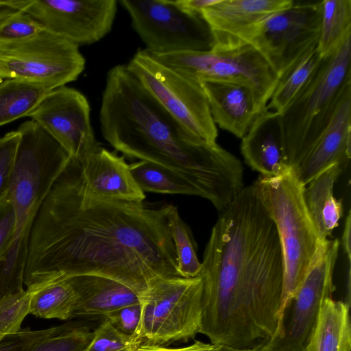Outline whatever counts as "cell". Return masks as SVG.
<instances>
[{"label":"cell","mask_w":351,"mask_h":351,"mask_svg":"<svg viewBox=\"0 0 351 351\" xmlns=\"http://www.w3.org/2000/svg\"><path fill=\"white\" fill-rule=\"evenodd\" d=\"M26 289L32 291L30 314L44 319L73 318L77 295L67 277L48 280Z\"/></svg>","instance_id":"d4e9b609"},{"label":"cell","mask_w":351,"mask_h":351,"mask_svg":"<svg viewBox=\"0 0 351 351\" xmlns=\"http://www.w3.org/2000/svg\"><path fill=\"white\" fill-rule=\"evenodd\" d=\"M322 58L317 46L302 56L278 78L267 109L281 112L305 84Z\"/></svg>","instance_id":"f1b7e54d"},{"label":"cell","mask_w":351,"mask_h":351,"mask_svg":"<svg viewBox=\"0 0 351 351\" xmlns=\"http://www.w3.org/2000/svg\"><path fill=\"white\" fill-rule=\"evenodd\" d=\"M348 165H334L308 182L303 196L308 213L319 238L324 241L331 237L343 216V204L334 195L335 183Z\"/></svg>","instance_id":"7402d4cb"},{"label":"cell","mask_w":351,"mask_h":351,"mask_svg":"<svg viewBox=\"0 0 351 351\" xmlns=\"http://www.w3.org/2000/svg\"><path fill=\"white\" fill-rule=\"evenodd\" d=\"M351 86V34L319 60L288 106L280 112L289 165L294 168L330 121Z\"/></svg>","instance_id":"277c9868"},{"label":"cell","mask_w":351,"mask_h":351,"mask_svg":"<svg viewBox=\"0 0 351 351\" xmlns=\"http://www.w3.org/2000/svg\"><path fill=\"white\" fill-rule=\"evenodd\" d=\"M86 97L65 86L47 93L27 117L40 125L66 152L79 161L97 149Z\"/></svg>","instance_id":"5bb4252c"},{"label":"cell","mask_w":351,"mask_h":351,"mask_svg":"<svg viewBox=\"0 0 351 351\" xmlns=\"http://www.w3.org/2000/svg\"><path fill=\"white\" fill-rule=\"evenodd\" d=\"M25 340L19 351H82L93 337L84 321H69L45 330L24 329Z\"/></svg>","instance_id":"cb8c5ba5"},{"label":"cell","mask_w":351,"mask_h":351,"mask_svg":"<svg viewBox=\"0 0 351 351\" xmlns=\"http://www.w3.org/2000/svg\"><path fill=\"white\" fill-rule=\"evenodd\" d=\"M167 225L172 239L180 276L191 278L200 275L202 263L196 252V244L189 226L180 217L176 206L171 204L167 215Z\"/></svg>","instance_id":"f546056e"},{"label":"cell","mask_w":351,"mask_h":351,"mask_svg":"<svg viewBox=\"0 0 351 351\" xmlns=\"http://www.w3.org/2000/svg\"><path fill=\"white\" fill-rule=\"evenodd\" d=\"M339 246L337 239L322 243L298 289L281 306L276 329L263 351H306L322 306L335 290L332 278Z\"/></svg>","instance_id":"9c48e42d"},{"label":"cell","mask_w":351,"mask_h":351,"mask_svg":"<svg viewBox=\"0 0 351 351\" xmlns=\"http://www.w3.org/2000/svg\"><path fill=\"white\" fill-rule=\"evenodd\" d=\"M11 78L8 71L0 64V80Z\"/></svg>","instance_id":"7bdbcfd3"},{"label":"cell","mask_w":351,"mask_h":351,"mask_svg":"<svg viewBox=\"0 0 351 351\" xmlns=\"http://www.w3.org/2000/svg\"><path fill=\"white\" fill-rule=\"evenodd\" d=\"M321 1H294L289 8L237 34L215 40L213 46L246 43L269 64L280 78L306 52L317 46Z\"/></svg>","instance_id":"ba28073f"},{"label":"cell","mask_w":351,"mask_h":351,"mask_svg":"<svg viewBox=\"0 0 351 351\" xmlns=\"http://www.w3.org/2000/svg\"><path fill=\"white\" fill-rule=\"evenodd\" d=\"M51 90L17 78L0 82V126L27 117Z\"/></svg>","instance_id":"484cf974"},{"label":"cell","mask_w":351,"mask_h":351,"mask_svg":"<svg viewBox=\"0 0 351 351\" xmlns=\"http://www.w3.org/2000/svg\"><path fill=\"white\" fill-rule=\"evenodd\" d=\"M351 215L348 211L343 230L341 246L346 256L348 265H351Z\"/></svg>","instance_id":"f35d334b"},{"label":"cell","mask_w":351,"mask_h":351,"mask_svg":"<svg viewBox=\"0 0 351 351\" xmlns=\"http://www.w3.org/2000/svg\"><path fill=\"white\" fill-rule=\"evenodd\" d=\"M219 344L195 341L192 344L180 348L138 344L134 351H217Z\"/></svg>","instance_id":"8d00e7d4"},{"label":"cell","mask_w":351,"mask_h":351,"mask_svg":"<svg viewBox=\"0 0 351 351\" xmlns=\"http://www.w3.org/2000/svg\"><path fill=\"white\" fill-rule=\"evenodd\" d=\"M29 0H0V26L14 14L23 11Z\"/></svg>","instance_id":"74e56055"},{"label":"cell","mask_w":351,"mask_h":351,"mask_svg":"<svg viewBox=\"0 0 351 351\" xmlns=\"http://www.w3.org/2000/svg\"><path fill=\"white\" fill-rule=\"evenodd\" d=\"M129 71L167 112L201 138L216 143L217 126L202 84L138 49L126 64Z\"/></svg>","instance_id":"30bf717a"},{"label":"cell","mask_w":351,"mask_h":351,"mask_svg":"<svg viewBox=\"0 0 351 351\" xmlns=\"http://www.w3.org/2000/svg\"><path fill=\"white\" fill-rule=\"evenodd\" d=\"M200 276L199 333L237 349L264 346L277 327L284 268L276 226L251 185L220 212Z\"/></svg>","instance_id":"7a4b0ae2"},{"label":"cell","mask_w":351,"mask_h":351,"mask_svg":"<svg viewBox=\"0 0 351 351\" xmlns=\"http://www.w3.org/2000/svg\"><path fill=\"white\" fill-rule=\"evenodd\" d=\"M151 55L160 63L200 84L210 80L250 82L267 104L278 80L266 60L246 43L217 45L203 51Z\"/></svg>","instance_id":"7c38bea8"},{"label":"cell","mask_w":351,"mask_h":351,"mask_svg":"<svg viewBox=\"0 0 351 351\" xmlns=\"http://www.w3.org/2000/svg\"><path fill=\"white\" fill-rule=\"evenodd\" d=\"M350 306L332 298L324 300L306 351H350Z\"/></svg>","instance_id":"603a6c76"},{"label":"cell","mask_w":351,"mask_h":351,"mask_svg":"<svg viewBox=\"0 0 351 351\" xmlns=\"http://www.w3.org/2000/svg\"><path fill=\"white\" fill-rule=\"evenodd\" d=\"M351 34V0L321 1L317 49L322 57L335 50Z\"/></svg>","instance_id":"4316f807"},{"label":"cell","mask_w":351,"mask_h":351,"mask_svg":"<svg viewBox=\"0 0 351 351\" xmlns=\"http://www.w3.org/2000/svg\"><path fill=\"white\" fill-rule=\"evenodd\" d=\"M350 158L351 86L345 91L327 127L293 169L306 186L334 165H349Z\"/></svg>","instance_id":"ac0fdd59"},{"label":"cell","mask_w":351,"mask_h":351,"mask_svg":"<svg viewBox=\"0 0 351 351\" xmlns=\"http://www.w3.org/2000/svg\"><path fill=\"white\" fill-rule=\"evenodd\" d=\"M32 291L23 289L0 299V341L19 333L25 317L30 313Z\"/></svg>","instance_id":"4dcf8cb0"},{"label":"cell","mask_w":351,"mask_h":351,"mask_svg":"<svg viewBox=\"0 0 351 351\" xmlns=\"http://www.w3.org/2000/svg\"><path fill=\"white\" fill-rule=\"evenodd\" d=\"M170 207L88 197L79 162L69 157L31 228L24 285L95 275L141 296L160 278L181 277L168 230Z\"/></svg>","instance_id":"6da1fadb"},{"label":"cell","mask_w":351,"mask_h":351,"mask_svg":"<svg viewBox=\"0 0 351 351\" xmlns=\"http://www.w3.org/2000/svg\"><path fill=\"white\" fill-rule=\"evenodd\" d=\"M212 118L221 129L242 138L267 103L251 83L210 80L201 83Z\"/></svg>","instance_id":"2e32d148"},{"label":"cell","mask_w":351,"mask_h":351,"mask_svg":"<svg viewBox=\"0 0 351 351\" xmlns=\"http://www.w3.org/2000/svg\"><path fill=\"white\" fill-rule=\"evenodd\" d=\"M82 190L88 197L136 203L145 199L124 156L99 147L79 161Z\"/></svg>","instance_id":"e0dca14e"},{"label":"cell","mask_w":351,"mask_h":351,"mask_svg":"<svg viewBox=\"0 0 351 351\" xmlns=\"http://www.w3.org/2000/svg\"><path fill=\"white\" fill-rule=\"evenodd\" d=\"M137 346L135 339L117 329L104 317L93 330V337L82 351H123Z\"/></svg>","instance_id":"1f68e13d"},{"label":"cell","mask_w":351,"mask_h":351,"mask_svg":"<svg viewBox=\"0 0 351 351\" xmlns=\"http://www.w3.org/2000/svg\"><path fill=\"white\" fill-rule=\"evenodd\" d=\"M20 138L18 130L0 137V201L9 194Z\"/></svg>","instance_id":"d6a6232c"},{"label":"cell","mask_w":351,"mask_h":351,"mask_svg":"<svg viewBox=\"0 0 351 351\" xmlns=\"http://www.w3.org/2000/svg\"><path fill=\"white\" fill-rule=\"evenodd\" d=\"M45 28L35 19L20 11L0 26V42L23 40L34 36Z\"/></svg>","instance_id":"836d02e7"},{"label":"cell","mask_w":351,"mask_h":351,"mask_svg":"<svg viewBox=\"0 0 351 351\" xmlns=\"http://www.w3.org/2000/svg\"><path fill=\"white\" fill-rule=\"evenodd\" d=\"M141 316V305L138 303L120 308L104 317L108 319L119 331L135 339Z\"/></svg>","instance_id":"e575fe53"},{"label":"cell","mask_w":351,"mask_h":351,"mask_svg":"<svg viewBox=\"0 0 351 351\" xmlns=\"http://www.w3.org/2000/svg\"><path fill=\"white\" fill-rule=\"evenodd\" d=\"M294 0H217L201 16L209 26L213 41L238 34L284 10Z\"/></svg>","instance_id":"ffe728a7"},{"label":"cell","mask_w":351,"mask_h":351,"mask_svg":"<svg viewBox=\"0 0 351 351\" xmlns=\"http://www.w3.org/2000/svg\"><path fill=\"white\" fill-rule=\"evenodd\" d=\"M25 340L24 330L0 341V351H19Z\"/></svg>","instance_id":"ab89813d"},{"label":"cell","mask_w":351,"mask_h":351,"mask_svg":"<svg viewBox=\"0 0 351 351\" xmlns=\"http://www.w3.org/2000/svg\"><path fill=\"white\" fill-rule=\"evenodd\" d=\"M217 0H176L182 8L201 14L206 8L215 4Z\"/></svg>","instance_id":"60d3db41"},{"label":"cell","mask_w":351,"mask_h":351,"mask_svg":"<svg viewBox=\"0 0 351 351\" xmlns=\"http://www.w3.org/2000/svg\"><path fill=\"white\" fill-rule=\"evenodd\" d=\"M116 0H29L24 12L43 27L77 45L93 44L108 34Z\"/></svg>","instance_id":"9a60e30c"},{"label":"cell","mask_w":351,"mask_h":351,"mask_svg":"<svg viewBox=\"0 0 351 351\" xmlns=\"http://www.w3.org/2000/svg\"><path fill=\"white\" fill-rule=\"evenodd\" d=\"M244 160L263 177H276L289 171V165L280 114L266 109L256 118L241 138Z\"/></svg>","instance_id":"d6986e66"},{"label":"cell","mask_w":351,"mask_h":351,"mask_svg":"<svg viewBox=\"0 0 351 351\" xmlns=\"http://www.w3.org/2000/svg\"><path fill=\"white\" fill-rule=\"evenodd\" d=\"M67 278L77 295L73 318L105 317L123 306L141 303L138 293L111 278L95 275Z\"/></svg>","instance_id":"44dd1931"},{"label":"cell","mask_w":351,"mask_h":351,"mask_svg":"<svg viewBox=\"0 0 351 351\" xmlns=\"http://www.w3.org/2000/svg\"><path fill=\"white\" fill-rule=\"evenodd\" d=\"M99 122L104 139L124 156L163 167L193 186L222 211L244 188L241 160L192 133L129 71L109 70Z\"/></svg>","instance_id":"3957f363"},{"label":"cell","mask_w":351,"mask_h":351,"mask_svg":"<svg viewBox=\"0 0 351 351\" xmlns=\"http://www.w3.org/2000/svg\"><path fill=\"white\" fill-rule=\"evenodd\" d=\"M134 348H135V347H134ZM134 348H128V349L124 350H123V351H134Z\"/></svg>","instance_id":"ee69618b"},{"label":"cell","mask_w":351,"mask_h":351,"mask_svg":"<svg viewBox=\"0 0 351 351\" xmlns=\"http://www.w3.org/2000/svg\"><path fill=\"white\" fill-rule=\"evenodd\" d=\"M0 64L11 78L52 90L76 80L86 60L78 45L44 29L25 40L0 42Z\"/></svg>","instance_id":"4fadbf2b"},{"label":"cell","mask_w":351,"mask_h":351,"mask_svg":"<svg viewBox=\"0 0 351 351\" xmlns=\"http://www.w3.org/2000/svg\"><path fill=\"white\" fill-rule=\"evenodd\" d=\"M145 49L152 54L208 51L211 30L201 14L180 7L176 0H120Z\"/></svg>","instance_id":"8fae6325"},{"label":"cell","mask_w":351,"mask_h":351,"mask_svg":"<svg viewBox=\"0 0 351 351\" xmlns=\"http://www.w3.org/2000/svg\"><path fill=\"white\" fill-rule=\"evenodd\" d=\"M217 351H263V346L257 347L252 349H237L225 345L219 344Z\"/></svg>","instance_id":"b9f144b4"},{"label":"cell","mask_w":351,"mask_h":351,"mask_svg":"<svg viewBox=\"0 0 351 351\" xmlns=\"http://www.w3.org/2000/svg\"><path fill=\"white\" fill-rule=\"evenodd\" d=\"M21 135L9 197L16 218L13 242L27 243L37 213L69 156L40 125H20Z\"/></svg>","instance_id":"8992f818"},{"label":"cell","mask_w":351,"mask_h":351,"mask_svg":"<svg viewBox=\"0 0 351 351\" xmlns=\"http://www.w3.org/2000/svg\"><path fill=\"white\" fill-rule=\"evenodd\" d=\"M203 281L195 278H160L140 296L141 316L136 344L165 346L186 342L199 333Z\"/></svg>","instance_id":"52a82bcc"},{"label":"cell","mask_w":351,"mask_h":351,"mask_svg":"<svg viewBox=\"0 0 351 351\" xmlns=\"http://www.w3.org/2000/svg\"><path fill=\"white\" fill-rule=\"evenodd\" d=\"M15 233V214L8 194L0 201V261L10 248Z\"/></svg>","instance_id":"d590c367"},{"label":"cell","mask_w":351,"mask_h":351,"mask_svg":"<svg viewBox=\"0 0 351 351\" xmlns=\"http://www.w3.org/2000/svg\"><path fill=\"white\" fill-rule=\"evenodd\" d=\"M251 186L274 221L281 245L284 268L281 308L298 289L324 241L306 206L305 186L293 168L276 177L259 176Z\"/></svg>","instance_id":"5b68a950"},{"label":"cell","mask_w":351,"mask_h":351,"mask_svg":"<svg viewBox=\"0 0 351 351\" xmlns=\"http://www.w3.org/2000/svg\"><path fill=\"white\" fill-rule=\"evenodd\" d=\"M131 173L139 188L145 192L199 196L197 190L171 171L145 160L129 165Z\"/></svg>","instance_id":"83f0119b"}]
</instances>
